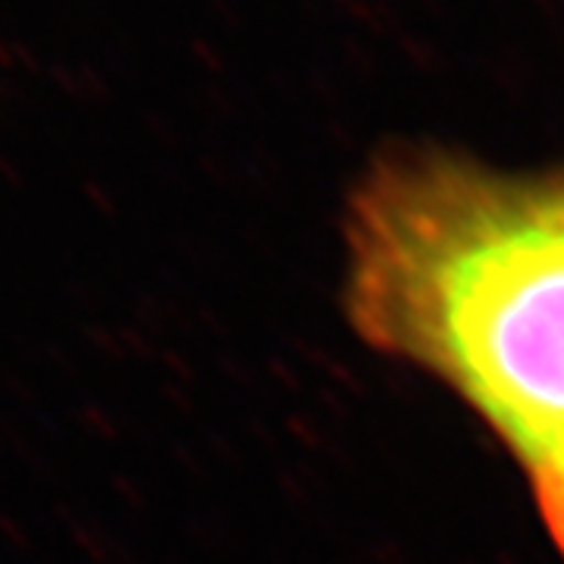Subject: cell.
I'll list each match as a JSON object with an SVG mask.
<instances>
[{
  "label": "cell",
  "instance_id": "obj_1",
  "mask_svg": "<svg viewBox=\"0 0 564 564\" xmlns=\"http://www.w3.org/2000/svg\"><path fill=\"white\" fill-rule=\"evenodd\" d=\"M343 248L355 339L484 423L564 564V163L386 144L348 192Z\"/></svg>",
  "mask_w": 564,
  "mask_h": 564
}]
</instances>
